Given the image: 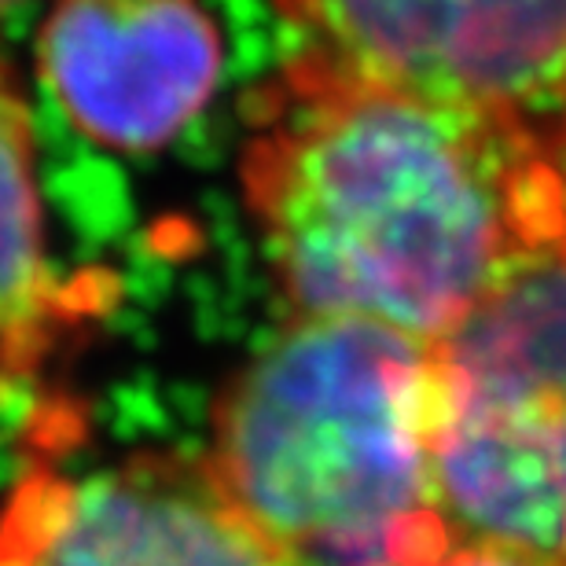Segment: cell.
<instances>
[{
    "instance_id": "4",
    "label": "cell",
    "mask_w": 566,
    "mask_h": 566,
    "mask_svg": "<svg viewBox=\"0 0 566 566\" xmlns=\"http://www.w3.org/2000/svg\"><path fill=\"white\" fill-rule=\"evenodd\" d=\"M0 566H287L210 460L140 449L88 471L49 452L0 504Z\"/></svg>"
},
{
    "instance_id": "3",
    "label": "cell",
    "mask_w": 566,
    "mask_h": 566,
    "mask_svg": "<svg viewBox=\"0 0 566 566\" xmlns=\"http://www.w3.org/2000/svg\"><path fill=\"white\" fill-rule=\"evenodd\" d=\"M430 368L457 545L566 566V232L430 343Z\"/></svg>"
},
{
    "instance_id": "6",
    "label": "cell",
    "mask_w": 566,
    "mask_h": 566,
    "mask_svg": "<svg viewBox=\"0 0 566 566\" xmlns=\"http://www.w3.org/2000/svg\"><path fill=\"white\" fill-rule=\"evenodd\" d=\"M38 63L77 133L118 155H151L213 99L224 49L202 0H55Z\"/></svg>"
},
{
    "instance_id": "2",
    "label": "cell",
    "mask_w": 566,
    "mask_h": 566,
    "mask_svg": "<svg viewBox=\"0 0 566 566\" xmlns=\"http://www.w3.org/2000/svg\"><path fill=\"white\" fill-rule=\"evenodd\" d=\"M210 468L287 566H446L430 343L294 316L213 409Z\"/></svg>"
},
{
    "instance_id": "7",
    "label": "cell",
    "mask_w": 566,
    "mask_h": 566,
    "mask_svg": "<svg viewBox=\"0 0 566 566\" xmlns=\"http://www.w3.org/2000/svg\"><path fill=\"white\" fill-rule=\"evenodd\" d=\"M107 298L111 283L96 287V276H66L52 262L33 115L0 55V376H30Z\"/></svg>"
},
{
    "instance_id": "10",
    "label": "cell",
    "mask_w": 566,
    "mask_h": 566,
    "mask_svg": "<svg viewBox=\"0 0 566 566\" xmlns=\"http://www.w3.org/2000/svg\"><path fill=\"white\" fill-rule=\"evenodd\" d=\"M22 4H27V0H0V19H4V15H11V11H15V8H22Z\"/></svg>"
},
{
    "instance_id": "1",
    "label": "cell",
    "mask_w": 566,
    "mask_h": 566,
    "mask_svg": "<svg viewBox=\"0 0 566 566\" xmlns=\"http://www.w3.org/2000/svg\"><path fill=\"white\" fill-rule=\"evenodd\" d=\"M240 185L294 316L438 343L566 232V133L294 52L251 99Z\"/></svg>"
},
{
    "instance_id": "5",
    "label": "cell",
    "mask_w": 566,
    "mask_h": 566,
    "mask_svg": "<svg viewBox=\"0 0 566 566\" xmlns=\"http://www.w3.org/2000/svg\"><path fill=\"white\" fill-rule=\"evenodd\" d=\"M298 55L423 96L556 118L566 0H273Z\"/></svg>"
},
{
    "instance_id": "9",
    "label": "cell",
    "mask_w": 566,
    "mask_h": 566,
    "mask_svg": "<svg viewBox=\"0 0 566 566\" xmlns=\"http://www.w3.org/2000/svg\"><path fill=\"white\" fill-rule=\"evenodd\" d=\"M556 122L563 126V133H566V82H563V93H559V107H556Z\"/></svg>"
},
{
    "instance_id": "8",
    "label": "cell",
    "mask_w": 566,
    "mask_h": 566,
    "mask_svg": "<svg viewBox=\"0 0 566 566\" xmlns=\"http://www.w3.org/2000/svg\"><path fill=\"white\" fill-rule=\"evenodd\" d=\"M457 566H526V563L496 556V552H482V548H460L457 552Z\"/></svg>"
},
{
    "instance_id": "11",
    "label": "cell",
    "mask_w": 566,
    "mask_h": 566,
    "mask_svg": "<svg viewBox=\"0 0 566 566\" xmlns=\"http://www.w3.org/2000/svg\"><path fill=\"white\" fill-rule=\"evenodd\" d=\"M446 566H452V559H449V563H446Z\"/></svg>"
}]
</instances>
